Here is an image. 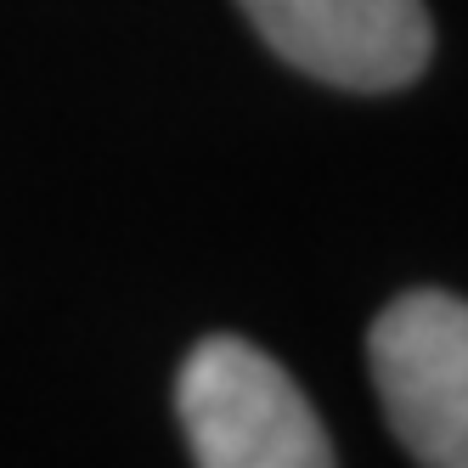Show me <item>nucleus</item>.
<instances>
[{"label":"nucleus","mask_w":468,"mask_h":468,"mask_svg":"<svg viewBox=\"0 0 468 468\" xmlns=\"http://www.w3.org/2000/svg\"><path fill=\"white\" fill-rule=\"evenodd\" d=\"M197 468H333L327 429L282 367L249 339H204L176 384Z\"/></svg>","instance_id":"nucleus-1"},{"label":"nucleus","mask_w":468,"mask_h":468,"mask_svg":"<svg viewBox=\"0 0 468 468\" xmlns=\"http://www.w3.org/2000/svg\"><path fill=\"white\" fill-rule=\"evenodd\" d=\"M378 400L423 468H468V299L412 288L367 333Z\"/></svg>","instance_id":"nucleus-2"},{"label":"nucleus","mask_w":468,"mask_h":468,"mask_svg":"<svg viewBox=\"0 0 468 468\" xmlns=\"http://www.w3.org/2000/svg\"><path fill=\"white\" fill-rule=\"evenodd\" d=\"M282 62L345 90H400L429 69L423 0H243Z\"/></svg>","instance_id":"nucleus-3"}]
</instances>
